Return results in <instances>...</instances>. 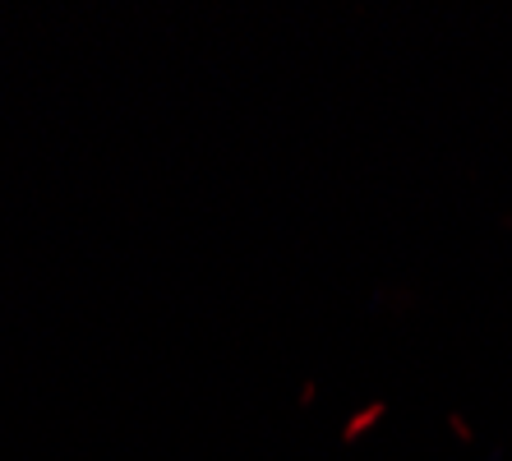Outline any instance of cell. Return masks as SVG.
<instances>
[{"label":"cell","instance_id":"6da1fadb","mask_svg":"<svg viewBox=\"0 0 512 461\" xmlns=\"http://www.w3.org/2000/svg\"><path fill=\"white\" fill-rule=\"evenodd\" d=\"M379 415H383V406H370V411H360V415H351V425H346V429H342V438H346V443H356V438H360V434H365V429H370V425H374V420H379Z\"/></svg>","mask_w":512,"mask_h":461}]
</instances>
